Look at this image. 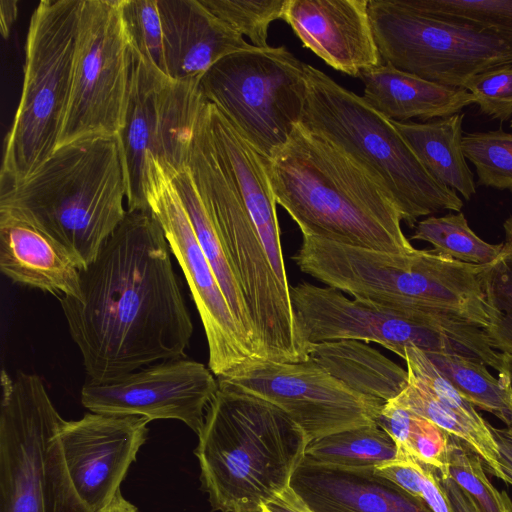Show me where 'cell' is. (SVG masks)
<instances>
[{"label":"cell","instance_id":"obj_14","mask_svg":"<svg viewBox=\"0 0 512 512\" xmlns=\"http://www.w3.org/2000/svg\"><path fill=\"white\" fill-rule=\"evenodd\" d=\"M125 124L118 134L127 210L146 209L147 160L170 172L187 166L189 148L206 104L199 79L174 80L133 53Z\"/></svg>","mask_w":512,"mask_h":512},{"label":"cell","instance_id":"obj_45","mask_svg":"<svg viewBox=\"0 0 512 512\" xmlns=\"http://www.w3.org/2000/svg\"><path fill=\"white\" fill-rule=\"evenodd\" d=\"M103 512H139V510L126 500L120 491Z\"/></svg>","mask_w":512,"mask_h":512},{"label":"cell","instance_id":"obj_21","mask_svg":"<svg viewBox=\"0 0 512 512\" xmlns=\"http://www.w3.org/2000/svg\"><path fill=\"white\" fill-rule=\"evenodd\" d=\"M290 485L313 512H433L423 499L378 475L373 467L302 462Z\"/></svg>","mask_w":512,"mask_h":512},{"label":"cell","instance_id":"obj_2","mask_svg":"<svg viewBox=\"0 0 512 512\" xmlns=\"http://www.w3.org/2000/svg\"><path fill=\"white\" fill-rule=\"evenodd\" d=\"M263 162L276 203L303 236L392 253L416 250L386 190L343 150L301 123Z\"/></svg>","mask_w":512,"mask_h":512},{"label":"cell","instance_id":"obj_15","mask_svg":"<svg viewBox=\"0 0 512 512\" xmlns=\"http://www.w3.org/2000/svg\"><path fill=\"white\" fill-rule=\"evenodd\" d=\"M145 200L186 278L204 327L209 369L220 378L260 359L233 315L168 169L154 159L147 160Z\"/></svg>","mask_w":512,"mask_h":512},{"label":"cell","instance_id":"obj_3","mask_svg":"<svg viewBox=\"0 0 512 512\" xmlns=\"http://www.w3.org/2000/svg\"><path fill=\"white\" fill-rule=\"evenodd\" d=\"M126 182L117 136L61 146L25 179L0 189V214L62 246L80 270L124 219Z\"/></svg>","mask_w":512,"mask_h":512},{"label":"cell","instance_id":"obj_30","mask_svg":"<svg viewBox=\"0 0 512 512\" xmlns=\"http://www.w3.org/2000/svg\"><path fill=\"white\" fill-rule=\"evenodd\" d=\"M414 228L412 240L428 242L434 253L466 264L488 265L503 250V244H490L481 239L461 211L428 217L418 221Z\"/></svg>","mask_w":512,"mask_h":512},{"label":"cell","instance_id":"obj_10","mask_svg":"<svg viewBox=\"0 0 512 512\" xmlns=\"http://www.w3.org/2000/svg\"><path fill=\"white\" fill-rule=\"evenodd\" d=\"M0 512H92L65 465L64 419L37 374L1 376Z\"/></svg>","mask_w":512,"mask_h":512},{"label":"cell","instance_id":"obj_46","mask_svg":"<svg viewBox=\"0 0 512 512\" xmlns=\"http://www.w3.org/2000/svg\"><path fill=\"white\" fill-rule=\"evenodd\" d=\"M504 355V370L499 373V377H501L509 386L512 392V355Z\"/></svg>","mask_w":512,"mask_h":512},{"label":"cell","instance_id":"obj_40","mask_svg":"<svg viewBox=\"0 0 512 512\" xmlns=\"http://www.w3.org/2000/svg\"><path fill=\"white\" fill-rule=\"evenodd\" d=\"M423 466L422 499L433 512H451L445 494L439 484L438 471L432 466Z\"/></svg>","mask_w":512,"mask_h":512},{"label":"cell","instance_id":"obj_16","mask_svg":"<svg viewBox=\"0 0 512 512\" xmlns=\"http://www.w3.org/2000/svg\"><path fill=\"white\" fill-rule=\"evenodd\" d=\"M218 385L274 404L304 431L309 442L375 423L384 405L310 360L283 363L252 359L218 378Z\"/></svg>","mask_w":512,"mask_h":512},{"label":"cell","instance_id":"obj_42","mask_svg":"<svg viewBox=\"0 0 512 512\" xmlns=\"http://www.w3.org/2000/svg\"><path fill=\"white\" fill-rule=\"evenodd\" d=\"M439 484L451 512H479L472 498L449 475L439 476Z\"/></svg>","mask_w":512,"mask_h":512},{"label":"cell","instance_id":"obj_22","mask_svg":"<svg viewBox=\"0 0 512 512\" xmlns=\"http://www.w3.org/2000/svg\"><path fill=\"white\" fill-rule=\"evenodd\" d=\"M167 76L199 79L222 58L255 48L199 0H158Z\"/></svg>","mask_w":512,"mask_h":512},{"label":"cell","instance_id":"obj_34","mask_svg":"<svg viewBox=\"0 0 512 512\" xmlns=\"http://www.w3.org/2000/svg\"><path fill=\"white\" fill-rule=\"evenodd\" d=\"M423 13L512 36V0H406Z\"/></svg>","mask_w":512,"mask_h":512},{"label":"cell","instance_id":"obj_44","mask_svg":"<svg viewBox=\"0 0 512 512\" xmlns=\"http://www.w3.org/2000/svg\"><path fill=\"white\" fill-rule=\"evenodd\" d=\"M18 16V1H0V30L4 39L9 38L11 29Z\"/></svg>","mask_w":512,"mask_h":512},{"label":"cell","instance_id":"obj_25","mask_svg":"<svg viewBox=\"0 0 512 512\" xmlns=\"http://www.w3.org/2000/svg\"><path fill=\"white\" fill-rule=\"evenodd\" d=\"M309 360L355 391L384 403L408 384L407 370L361 341L310 344Z\"/></svg>","mask_w":512,"mask_h":512},{"label":"cell","instance_id":"obj_18","mask_svg":"<svg viewBox=\"0 0 512 512\" xmlns=\"http://www.w3.org/2000/svg\"><path fill=\"white\" fill-rule=\"evenodd\" d=\"M150 421L135 415L86 413L64 420L58 436L71 481L92 512H103L120 492V485L140 447Z\"/></svg>","mask_w":512,"mask_h":512},{"label":"cell","instance_id":"obj_27","mask_svg":"<svg viewBox=\"0 0 512 512\" xmlns=\"http://www.w3.org/2000/svg\"><path fill=\"white\" fill-rule=\"evenodd\" d=\"M169 173L189 216L196 238L217 277L233 315L261 358L243 293L218 230L196 188L191 172L186 166L178 172L169 171Z\"/></svg>","mask_w":512,"mask_h":512},{"label":"cell","instance_id":"obj_38","mask_svg":"<svg viewBox=\"0 0 512 512\" xmlns=\"http://www.w3.org/2000/svg\"><path fill=\"white\" fill-rule=\"evenodd\" d=\"M448 438L449 433L412 412L407 441L404 447L397 450L398 453L432 466L439 476H448Z\"/></svg>","mask_w":512,"mask_h":512},{"label":"cell","instance_id":"obj_29","mask_svg":"<svg viewBox=\"0 0 512 512\" xmlns=\"http://www.w3.org/2000/svg\"><path fill=\"white\" fill-rule=\"evenodd\" d=\"M424 353L472 405L512 426V392L501 377L495 378L488 371L485 363L455 354Z\"/></svg>","mask_w":512,"mask_h":512},{"label":"cell","instance_id":"obj_35","mask_svg":"<svg viewBox=\"0 0 512 512\" xmlns=\"http://www.w3.org/2000/svg\"><path fill=\"white\" fill-rule=\"evenodd\" d=\"M233 31L246 36L251 45L267 48L270 24L282 19L287 0H199Z\"/></svg>","mask_w":512,"mask_h":512},{"label":"cell","instance_id":"obj_26","mask_svg":"<svg viewBox=\"0 0 512 512\" xmlns=\"http://www.w3.org/2000/svg\"><path fill=\"white\" fill-rule=\"evenodd\" d=\"M464 113L430 122L392 121L424 168L439 182L470 200L476 183L463 152Z\"/></svg>","mask_w":512,"mask_h":512},{"label":"cell","instance_id":"obj_36","mask_svg":"<svg viewBox=\"0 0 512 512\" xmlns=\"http://www.w3.org/2000/svg\"><path fill=\"white\" fill-rule=\"evenodd\" d=\"M122 18L133 53L167 75L158 0H122Z\"/></svg>","mask_w":512,"mask_h":512},{"label":"cell","instance_id":"obj_6","mask_svg":"<svg viewBox=\"0 0 512 512\" xmlns=\"http://www.w3.org/2000/svg\"><path fill=\"white\" fill-rule=\"evenodd\" d=\"M191 140L187 167L218 230L243 293L261 359L309 360L296 321L288 277L274 265L261 234L221 166L209 135L205 106Z\"/></svg>","mask_w":512,"mask_h":512},{"label":"cell","instance_id":"obj_47","mask_svg":"<svg viewBox=\"0 0 512 512\" xmlns=\"http://www.w3.org/2000/svg\"><path fill=\"white\" fill-rule=\"evenodd\" d=\"M505 231V247L512 248V215L503 224Z\"/></svg>","mask_w":512,"mask_h":512},{"label":"cell","instance_id":"obj_1","mask_svg":"<svg viewBox=\"0 0 512 512\" xmlns=\"http://www.w3.org/2000/svg\"><path fill=\"white\" fill-rule=\"evenodd\" d=\"M80 298H59L88 379L107 382L185 357L193 334L163 229L149 208L127 213L80 270Z\"/></svg>","mask_w":512,"mask_h":512},{"label":"cell","instance_id":"obj_12","mask_svg":"<svg viewBox=\"0 0 512 512\" xmlns=\"http://www.w3.org/2000/svg\"><path fill=\"white\" fill-rule=\"evenodd\" d=\"M381 63L453 88L512 65V36L441 19L406 0H369Z\"/></svg>","mask_w":512,"mask_h":512},{"label":"cell","instance_id":"obj_23","mask_svg":"<svg viewBox=\"0 0 512 512\" xmlns=\"http://www.w3.org/2000/svg\"><path fill=\"white\" fill-rule=\"evenodd\" d=\"M0 269L15 283L80 298V269L58 243L26 222L0 214Z\"/></svg>","mask_w":512,"mask_h":512},{"label":"cell","instance_id":"obj_13","mask_svg":"<svg viewBox=\"0 0 512 512\" xmlns=\"http://www.w3.org/2000/svg\"><path fill=\"white\" fill-rule=\"evenodd\" d=\"M132 59L122 0H81L71 92L57 148L118 136L125 124Z\"/></svg>","mask_w":512,"mask_h":512},{"label":"cell","instance_id":"obj_17","mask_svg":"<svg viewBox=\"0 0 512 512\" xmlns=\"http://www.w3.org/2000/svg\"><path fill=\"white\" fill-rule=\"evenodd\" d=\"M218 388V381L204 364L179 358L107 382L87 379L81 403L94 413L179 420L198 434Z\"/></svg>","mask_w":512,"mask_h":512},{"label":"cell","instance_id":"obj_24","mask_svg":"<svg viewBox=\"0 0 512 512\" xmlns=\"http://www.w3.org/2000/svg\"><path fill=\"white\" fill-rule=\"evenodd\" d=\"M359 78L364 85L362 98L391 121L446 118L476 103L463 88L438 84L386 64L363 71Z\"/></svg>","mask_w":512,"mask_h":512},{"label":"cell","instance_id":"obj_37","mask_svg":"<svg viewBox=\"0 0 512 512\" xmlns=\"http://www.w3.org/2000/svg\"><path fill=\"white\" fill-rule=\"evenodd\" d=\"M463 89L474 96L481 113L501 122L512 119V65L477 74Z\"/></svg>","mask_w":512,"mask_h":512},{"label":"cell","instance_id":"obj_7","mask_svg":"<svg viewBox=\"0 0 512 512\" xmlns=\"http://www.w3.org/2000/svg\"><path fill=\"white\" fill-rule=\"evenodd\" d=\"M306 103L301 124L324 137L367 171L390 195L402 221L451 210L463 201L421 164L393 122L361 96L305 64Z\"/></svg>","mask_w":512,"mask_h":512},{"label":"cell","instance_id":"obj_39","mask_svg":"<svg viewBox=\"0 0 512 512\" xmlns=\"http://www.w3.org/2000/svg\"><path fill=\"white\" fill-rule=\"evenodd\" d=\"M374 470L406 492L422 499L423 466L419 461L398 453L395 459L376 466Z\"/></svg>","mask_w":512,"mask_h":512},{"label":"cell","instance_id":"obj_8","mask_svg":"<svg viewBox=\"0 0 512 512\" xmlns=\"http://www.w3.org/2000/svg\"><path fill=\"white\" fill-rule=\"evenodd\" d=\"M81 0H42L29 21L20 100L4 141L1 189L32 174L57 149L72 84Z\"/></svg>","mask_w":512,"mask_h":512},{"label":"cell","instance_id":"obj_28","mask_svg":"<svg viewBox=\"0 0 512 512\" xmlns=\"http://www.w3.org/2000/svg\"><path fill=\"white\" fill-rule=\"evenodd\" d=\"M393 439L376 422L308 443L303 462L330 467L375 468L397 457Z\"/></svg>","mask_w":512,"mask_h":512},{"label":"cell","instance_id":"obj_43","mask_svg":"<svg viewBox=\"0 0 512 512\" xmlns=\"http://www.w3.org/2000/svg\"><path fill=\"white\" fill-rule=\"evenodd\" d=\"M489 428L497 443L499 464L505 476L504 482L512 485V426L496 428L490 424Z\"/></svg>","mask_w":512,"mask_h":512},{"label":"cell","instance_id":"obj_11","mask_svg":"<svg viewBox=\"0 0 512 512\" xmlns=\"http://www.w3.org/2000/svg\"><path fill=\"white\" fill-rule=\"evenodd\" d=\"M199 85L204 98L265 158L275 156L301 123L305 63L285 46L232 53L206 71Z\"/></svg>","mask_w":512,"mask_h":512},{"label":"cell","instance_id":"obj_41","mask_svg":"<svg viewBox=\"0 0 512 512\" xmlns=\"http://www.w3.org/2000/svg\"><path fill=\"white\" fill-rule=\"evenodd\" d=\"M261 512H313L289 485L261 506Z\"/></svg>","mask_w":512,"mask_h":512},{"label":"cell","instance_id":"obj_5","mask_svg":"<svg viewBox=\"0 0 512 512\" xmlns=\"http://www.w3.org/2000/svg\"><path fill=\"white\" fill-rule=\"evenodd\" d=\"M292 259L326 286L382 310L404 314L439 309L483 330L491 323L479 279L485 265L462 263L432 250L392 253L303 235Z\"/></svg>","mask_w":512,"mask_h":512},{"label":"cell","instance_id":"obj_4","mask_svg":"<svg viewBox=\"0 0 512 512\" xmlns=\"http://www.w3.org/2000/svg\"><path fill=\"white\" fill-rule=\"evenodd\" d=\"M197 435L202 488L221 512H261L290 485L309 443L274 404L220 386Z\"/></svg>","mask_w":512,"mask_h":512},{"label":"cell","instance_id":"obj_9","mask_svg":"<svg viewBox=\"0 0 512 512\" xmlns=\"http://www.w3.org/2000/svg\"><path fill=\"white\" fill-rule=\"evenodd\" d=\"M299 331L310 344L353 340L374 342L403 359L407 347L464 356L497 369L501 354L477 324L449 311L422 308L405 315L349 299L333 287H291Z\"/></svg>","mask_w":512,"mask_h":512},{"label":"cell","instance_id":"obj_20","mask_svg":"<svg viewBox=\"0 0 512 512\" xmlns=\"http://www.w3.org/2000/svg\"><path fill=\"white\" fill-rule=\"evenodd\" d=\"M403 360L407 366L408 384L390 401L466 442L487 464L491 473L504 481L490 424L475 406L454 388L422 350L407 347Z\"/></svg>","mask_w":512,"mask_h":512},{"label":"cell","instance_id":"obj_31","mask_svg":"<svg viewBox=\"0 0 512 512\" xmlns=\"http://www.w3.org/2000/svg\"><path fill=\"white\" fill-rule=\"evenodd\" d=\"M484 297L491 313L485 329L491 347L512 355V248L505 247L479 274Z\"/></svg>","mask_w":512,"mask_h":512},{"label":"cell","instance_id":"obj_33","mask_svg":"<svg viewBox=\"0 0 512 512\" xmlns=\"http://www.w3.org/2000/svg\"><path fill=\"white\" fill-rule=\"evenodd\" d=\"M462 147L476 168L478 185L512 191V133L501 128L466 133Z\"/></svg>","mask_w":512,"mask_h":512},{"label":"cell","instance_id":"obj_48","mask_svg":"<svg viewBox=\"0 0 512 512\" xmlns=\"http://www.w3.org/2000/svg\"><path fill=\"white\" fill-rule=\"evenodd\" d=\"M510 126H511V128H512V119H511V122H510Z\"/></svg>","mask_w":512,"mask_h":512},{"label":"cell","instance_id":"obj_19","mask_svg":"<svg viewBox=\"0 0 512 512\" xmlns=\"http://www.w3.org/2000/svg\"><path fill=\"white\" fill-rule=\"evenodd\" d=\"M369 0H287L282 19L302 45L353 77L381 63Z\"/></svg>","mask_w":512,"mask_h":512},{"label":"cell","instance_id":"obj_32","mask_svg":"<svg viewBox=\"0 0 512 512\" xmlns=\"http://www.w3.org/2000/svg\"><path fill=\"white\" fill-rule=\"evenodd\" d=\"M449 476L472 498L479 512H512V501L488 479L482 458L463 440L449 434Z\"/></svg>","mask_w":512,"mask_h":512}]
</instances>
